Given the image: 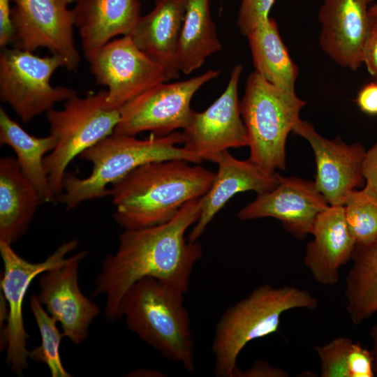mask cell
Returning <instances> with one entry per match:
<instances>
[{"instance_id": "1", "label": "cell", "mask_w": 377, "mask_h": 377, "mask_svg": "<svg viewBox=\"0 0 377 377\" xmlns=\"http://www.w3.org/2000/svg\"><path fill=\"white\" fill-rule=\"evenodd\" d=\"M202 198L186 203L170 221L135 230H124L115 253L107 256L96 278L91 296L105 297L109 321L121 318L119 309L128 288L145 277L154 278L184 293L197 262L202 256L198 242L186 232L198 221Z\"/></svg>"}, {"instance_id": "2", "label": "cell", "mask_w": 377, "mask_h": 377, "mask_svg": "<svg viewBox=\"0 0 377 377\" xmlns=\"http://www.w3.org/2000/svg\"><path fill=\"white\" fill-rule=\"evenodd\" d=\"M192 164L182 159L147 163L112 184L116 223L124 230L161 224L188 202L203 197L215 172Z\"/></svg>"}, {"instance_id": "3", "label": "cell", "mask_w": 377, "mask_h": 377, "mask_svg": "<svg viewBox=\"0 0 377 377\" xmlns=\"http://www.w3.org/2000/svg\"><path fill=\"white\" fill-rule=\"evenodd\" d=\"M183 140L182 132L177 131L162 136L151 133L145 139L114 132L80 155L91 163V172L82 178L66 172L57 200L71 210L84 201L110 195L109 185L147 163L171 159L200 163L195 155L179 146Z\"/></svg>"}, {"instance_id": "4", "label": "cell", "mask_w": 377, "mask_h": 377, "mask_svg": "<svg viewBox=\"0 0 377 377\" xmlns=\"http://www.w3.org/2000/svg\"><path fill=\"white\" fill-rule=\"evenodd\" d=\"M184 293L154 278L132 285L120 304L128 329L165 359L195 369V341Z\"/></svg>"}, {"instance_id": "5", "label": "cell", "mask_w": 377, "mask_h": 377, "mask_svg": "<svg viewBox=\"0 0 377 377\" xmlns=\"http://www.w3.org/2000/svg\"><path fill=\"white\" fill-rule=\"evenodd\" d=\"M318 304L309 291L294 286L265 283L253 289L228 307L216 323L212 343L214 376L238 377L237 361L248 343L277 332L285 311L314 310Z\"/></svg>"}, {"instance_id": "6", "label": "cell", "mask_w": 377, "mask_h": 377, "mask_svg": "<svg viewBox=\"0 0 377 377\" xmlns=\"http://www.w3.org/2000/svg\"><path fill=\"white\" fill-rule=\"evenodd\" d=\"M305 105L295 92L275 87L256 71L251 73L240 101L249 159L269 172L285 170L286 140Z\"/></svg>"}, {"instance_id": "7", "label": "cell", "mask_w": 377, "mask_h": 377, "mask_svg": "<svg viewBox=\"0 0 377 377\" xmlns=\"http://www.w3.org/2000/svg\"><path fill=\"white\" fill-rule=\"evenodd\" d=\"M103 89L80 98L78 94L66 101L60 110L46 113L50 133L57 138L54 149L44 159L53 193L57 198L69 163L85 150L114 133L120 119V110L111 108Z\"/></svg>"}, {"instance_id": "8", "label": "cell", "mask_w": 377, "mask_h": 377, "mask_svg": "<svg viewBox=\"0 0 377 377\" xmlns=\"http://www.w3.org/2000/svg\"><path fill=\"white\" fill-rule=\"evenodd\" d=\"M1 49L0 99L23 123L46 114L57 103L78 94L70 87L50 84L54 73L66 67L60 57H40L16 47Z\"/></svg>"}, {"instance_id": "9", "label": "cell", "mask_w": 377, "mask_h": 377, "mask_svg": "<svg viewBox=\"0 0 377 377\" xmlns=\"http://www.w3.org/2000/svg\"><path fill=\"white\" fill-rule=\"evenodd\" d=\"M78 243L77 239L65 242L45 260L31 263L19 256L11 244L0 242L3 265L1 287L8 307L6 324L1 337L3 346L6 347V363L17 375L22 374L27 368L29 358V350L27 348L29 335L22 316L23 302L27 290L38 275L67 263L71 258L67 255L77 248Z\"/></svg>"}, {"instance_id": "10", "label": "cell", "mask_w": 377, "mask_h": 377, "mask_svg": "<svg viewBox=\"0 0 377 377\" xmlns=\"http://www.w3.org/2000/svg\"><path fill=\"white\" fill-rule=\"evenodd\" d=\"M220 73V70L210 69L186 80L164 82L151 87L121 107L114 132L135 136L149 131L162 136L184 129L193 111V96Z\"/></svg>"}, {"instance_id": "11", "label": "cell", "mask_w": 377, "mask_h": 377, "mask_svg": "<svg viewBox=\"0 0 377 377\" xmlns=\"http://www.w3.org/2000/svg\"><path fill=\"white\" fill-rule=\"evenodd\" d=\"M76 1L12 0V44L32 52L45 48L63 59L66 70H75L80 55L74 40L73 12L68 6Z\"/></svg>"}, {"instance_id": "12", "label": "cell", "mask_w": 377, "mask_h": 377, "mask_svg": "<svg viewBox=\"0 0 377 377\" xmlns=\"http://www.w3.org/2000/svg\"><path fill=\"white\" fill-rule=\"evenodd\" d=\"M87 61L96 83L107 88V102L113 109L120 110L151 87L168 82L163 67L128 35L110 40Z\"/></svg>"}, {"instance_id": "13", "label": "cell", "mask_w": 377, "mask_h": 377, "mask_svg": "<svg viewBox=\"0 0 377 377\" xmlns=\"http://www.w3.org/2000/svg\"><path fill=\"white\" fill-rule=\"evenodd\" d=\"M242 72V65H235L222 94L205 110L198 112L193 110L183 129V147L201 161H210L216 154L230 148L248 146L238 96Z\"/></svg>"}, {"instance_id": "14", "label": "cell", "mask_w": 377, "mask_h": 377, "mask_svg": "<svg viewBox=\"0 0 377 377\" xmlns=\"http://www.w3.org/2000/svg\"><path fill=\"white\" fill-rule=\"evenodd\" d=\"M87 251L71 256L65 264L40 274L37 295L47 313L61 326L62 332L74 344L87 338L99 307L81 291L78 283L80 263Z\"/></svg>"}, {"instance_id": "15", "label": "cell", "mask_w": 377, "mask_h": 377, "mask_svg": "<svg viewBox=\"0 0 377 377\" xmlns=\"http://www.w3.org/2000/svg\"><path fill=\"white\" fill-rule=\"evenodd\" d=\"M278 180L274 188L258 194L243 207L237 216L242 221L276 219L295 238L303 239L311 234L317 216L329 204L314 182L279 173Z\"/></svg>"}, {"instance_id": "16", "label": "cell", "mask_w": 377, "mask_h": 377, "mask_svg": "<svg viewBox=\"0 0 377 377\" xmlns=\"http://www.w3.org/2000/svg\"><path fill=\"white\" fill-rule=\"evenodd\" d=\"M293 133L311 147L316 165L315 185L330 205H343L348 195L364 182L362 163L366 150L360 143L327 139L301 119Z\"/></svg>"}, {"instance_id": "17", "label": "cell", "mask_w": 377, "mask_h": 377, "mask_svg": "<svg viewBox=\"0 0 377 377\" xmlns=\"http://www.w3.org/2000/svg\"><path fill=\"white\" fill-rule=\"evenodd\" d=\"M371 1L323 0L318 10L320 47L344 68L355 71L362 64V50L373 20L369 13Z\"/></svg>"}, {"instance_id": "18", "label": "cell", "mask_w": 377, "mask_h": 377, "mask_svg": "<svg viewBox=\"0 0 377 377\" xmlns=\"http://www.w3.org/2000/svg\"><path fill=\"white\" fill-rule=\"evenodd\" d=\"M218 165L213 182L202 197L200 217L191 230L188 239L197 242L216 214L236 194L252 191L260 194L274 188L278 173L269 172L249 159L240 160L228 150L223 151L212 160Z\"/></svg>"}, {"instance_id": "19", "label": "cell", "mask_w": 377, "mask_h": 377, "mask_svg": "<svg viewBox=\"0 0 377 377\" xmlns=\"http://www.w3.org/2000/svg\"><path fill=\"white\" fill-rule=\"evenodd\" d=\"M304 263L313 279L324 286L335 285L339 269L349 260L356 242L348 227L343 205H328L317 216Z\"/></svg>"}, {"instance_id": "20", "label": "cell", "mask_w": 377, "mask_h": 377, "mask_svg": "<svg viewBox=\"0 0 377 377\" xmlns=\"http://www.w3.org/2000/svg\"><path fill=\"white\" fill-rule=\"evenodd\" d=\"M188 0H154L128 35L134 43L165 69L168 81L179 77L177 46Z\"/></svg>"}, {"instance_id": "21", "label": "cell", "mask_w": 377, "mask_h": 377, "mask_svg": "<svg viewBox=\"0 0 377 377\" xmlns=\"http://www.w3.org/2000/svg\"><path fill=\"white\" fill-rule=\"evenodd\" d=\"M72 10L87 60L115 37L129 35L141 16L139 0H77Z\"/></svg>"}, {"instance_id": "22", "label": "cell", "mask_w": 377, "mask_h": 377, "mask_svg": "<svg viewBox=\"0 0 377 377\" xmlns=\"http://www.w3.org/2000/svg\"><path fill=\"white\" fill-rule=\"evenodd\" d=\"M42 203L12 156L0 159V242L13 244L26 232Z\"/></svg>"}, {"instance_id": "23", "label": "cell", "mask_w": 377, "mask_h": 377, "mask_svg": "<svg viewBox=\"0 0 377 377\" xmlns=\"http://www.w3.org/2000/svg\"><path fill=\"white\" fill-rule=\"evenodd\" d=\"M0 144L13 149L22 172L36 188L41 202H54L57 197L52 191L44 159L54 149L57 138L50 133L45 137L29 134L1 107Z\"/></svg>"}, {"instance_id": "24", "label": "cell", "mask_w": 377, "mask_h": 377, "mask_svg": "<svg viewBox=\"0 0 377 377\" xmlns=\"http://www.w3.org/2000/svg\"><path fill=\"white\" fill-rule=\"evenodd\" d=\"M246 37L255 71L275 87L295 92L298 68L281 38L276 21L269 17Z\"/></svg>"}, {"instance_id": "25", "label": "cell", "mask_w": 377, "mask_h": 377, "mask_svg": "<svg viewBox=\"0 0 377 377\" xmlns=\"http://www.w3.org/2000/svg\"><path fill=\"white\" fill-rule=\"evenodd\" d=\"M221 49L209 0H188L177 52L180 72L191 73L201 67L208 57Z\"/></svg>"}, {"instance_id": "26", "label": "cell", "mask_w": 377, "mask_h": 377, "mask_svg": "<svg viewBox=\"0 0 377 377\" xmlns=\"http://www.w3.org/2000/svg\"><path fill=\"white\" fill-rule=\"evenodd\" d=\"M351 260L344 293L350 320L359 325L377 313V239L356 244Z\"/></svg>"}, {"instance_id": "27", "label": "cell", "mask_w": 377, "mask_h": 377, "mask_svg": "<svg viewBox=\"0 0 377 377\" xmlns=\"http://www.w3.org/2000/svg\"><path fill=\"white\" fill-rule=\"evenodd\" d=\"M314 349L320 359L321 377L375 376L371 350L359 342L339 337Z\"/></svg>"}, {"instance_id": "28", "label": "cell", "mask_w": 377, "mask_h": 377, "mask_svg": "<svg viewBox=\"0 0 377 377\" xmlns=\"http://www.w3.org/2000/svg\"><path fill=\"white\" fill-rule=\"evenodd\" d=\"M29 307L40 334L41 343L29 350V358L46 364L52 377H71L61 359L60 343L64 336L58 329L57 320L47 313L36 295L29 297Z\"/></svg>"}, {"instance_id": "29", "label": "cell", "mask_w": 377, "mask_h": 377, "mask_svg": "<svg viewBox=\"0 0 377 377\" xmlns=\"http://www.w3.org/2000/svg\"><path fill=\"white\" fill-rule=\"evenodd\" d=\"M344 214L356 244L377 239V197L364 188L353 191L344 202Z\"/></svg>"}, {"instance_id": "30", "label": "cell", "mask_w": 377, "mask_h": 377, "mask_svg": "<svg viewBox=\"0 0 377 377\" xmlns=\"http://www.w3.org/2000/svg\"><path fill=\"white\" fill-rule=\"evenodd\" d=\"M275 0H242L237 25L239 32L246 36L253 29L267 20Z\"/></svg>"}, {"instance_id": "31", "label": "cell", "mask_w": 377, "mask_h": 377, "mask_svg": "<svg viewBox=\"0 0 377 377\" xmlns=\"http://www.w3.org/2000/svg\"><path fill=\"white\" fill-rule=\"evenodd\" d=\"M370 31L364 43L362 64H364L369 74L377 80V17H372Z\"/></svg>"}, {"instance_id": "32", "label": "cell", "mask_w": 377, "mask_h": 377, "mask_svg": "<svg viewBox=\"0 0 377 377\" xmlns=\"http://www.w3.org/2000/svg\"><path fill=\"white\" fill-rule=\"evenodd\" d=\"M362 174L365 183L363 188L377 197V142L366 150Z\"/></svg>"}, {"instance_id": "33", "label": "cell", "mask_w": 377, "mask_h": 377, "mask_svg": "<svg viewBox=\"0 0 377 377\" xmlns=\"http://www.w3.org/2000/svg\"><path fill=\"white\" fill-rule=\"evenodd\" d=\"M356 103L364 113L377 116V80L367 84L359 91Z\"/></svg>"}, {"instance_id": "34", "label": "cell", "mask_w": 377, "mask_h": 377, "mask_svg": "<svg viewBox=\"0 0 377 377\" xmlns=\"http://www.w3.org/2000/svg\"><path fill=\"white\" fill-rule=\"evenodd\" d=\"M12 0H0V47H7L13 41V29L11 21Z\"/></svg>"}, {"instance_id": "35", "label": "cell", "mask_w": 377, "mask_h": 377, "mask_svg": "<svg viewBox=\"0 0 377 377\" xmlns=\"http://www.w3.org/2000/svg\"><path fill=\"white\" fill-rule=\"evenodd\" d=\"M289 375L281 368L272 367L264 361H256L245 371L240 369L238 377H287Z\"/></svg>"}, {"instance_id": "36", "label": "cell", "mask_w": 377, "mask_h": 377, "mask_svg": "<svg viewBox=\"0 0 377 377\" xmlns=\"http://www.w3.org/2000/svg\"><path fill=\"white\" fill-rule=\"evenodd\" d=\"M369 334L373 343L371 350L374 358V370L375 376H377V324L371 327Z\"/></svg>"}, {"instance_id": "37", "label": "cell", "mask_w": 377, "mask_h": 377, "mask_svg": "<svg viewBox=\"0 0 377 377\" xmlns=\"http://www.w3.org/2000/svg\"><path fill=\"white\" fill-rule=\"evenodd\" d=\"M369 13L371 17H377V3H375L369 7Z\"/></svg>"}, {"instance_id": "38", "label": "cell", "mask_w": 377, "mask_h": 377, "mask_svg": "<svg viewBox=\"0 0 377 377\" xmlns=\"http://www.w3.org/2000/svg\"><path fill=\"white\" fill-rule=\"evenodd\" d=\"M220 1H221V3H222V2H223V0H220ZM220 9H221V8H220Z\"/></svg>"}, {"instance_id": "39", "label": "cell", "mask_w": 377, "mask_h": 377, "mask_svg": "<svg viewBox=\"0 0 377 377\" xmlns=\"http://www.w3.org/2000/svg\"></svg>"}]
</instances>
